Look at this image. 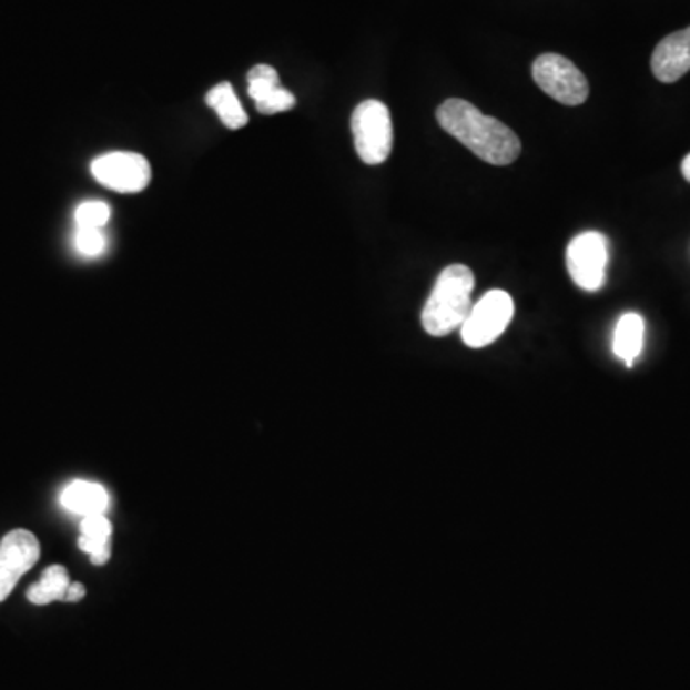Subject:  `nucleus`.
Returning a JSON list of instances; mask_svg holds the SVG:
<instances>
[{
  "mask_svg": "<svg viewBox=\"0 0 690 690\" xmlns=\"http://www.w3.org/2000/svg\"><path fill=\"white\" fill-rule=\"evenodd\" d=\"M436 120L445 133L491 165H508L520 155L521 142L515 131L503 121L484 115L466 100H445L437 108Z\"/></svg>",
  "mask_w": 690,
  "mask_h": 690,
  "instance_id": "f257e3e1",
  "label": "nucleus"
},
{
  "mask_svg": "<svg viewBox=\"0 0 690 690\" xmlns=\"http://www.w3.org/2000/svg\"><path fill=\"white\" fill-rule=\"evenodd\" d=\"M474 286L476 278L466 265L455 263L445 267L424 305V331L434 338H444L460 328L473 310Z\"/></svg>",
  "mask_w": 690,
  "mask_h": 690,
  "instance_id": "f03ea898",
  "label": "nucleus"
},
{
  "mask_svg": "<svg viewBox=\"0 0 690 690\" xmlns=\"http://www.w3.org/2000/svg\"><path fill=\"white\" fill-rule=\"evenodd\" d=\"M353 141L361 160L367 165H380L394 149L392 115L380 100H365L352 115Z\"/></svg>",
  "mask_w": 690,
  "mask_h": 690,
  "instance_id": "7ed1b4c3",
  "label": "nucleus"
},
{
  "mask_svg": "<svg viewBox=\"0 0 690 690\" xmlns=\"http://www.w3.org/2000/svg\"><path fill=\"white\" fill-rule=\"evenodd\" d=\"M515 317V302L503 290H491L468 313L460 326V338L468 347L481 349L494 344Z\"/></svg>",
  "mask_w": 690,
  "mask_h": 690,
  "instance_id": "20e7f679",
  "label": "nucleus"
},
{
  "mask_svg": "<svg viewBox=\"0 0 690 690\" xmlns=\"http://www.w3.org/2000/svg\"><path fill=\"white\" fill-rule=\"evenodd\" d=\"M531 75L545 94L564 106H579L589 99V83L584 71L560 54H541L531 65Z\"/></svg>",
  "mask_w": 690,
  "mask_h": 690,
  "instance_id": "39448f33",
  "label": "nucleus"
},
{
  "mask_svg": "<svg viewBox=\"0 0 690 690\" xmlns=\"http://www.w3.org/2000/svg\"><path fill=\"white\" fill-rule=\"evenodd\" d=\"M608 265V240L605 234H579L566 250V267L571 281L585 292H597L605 286Z\"/></svg>",
  "mask_w": 690,
  "mask_h": 690,
  "instance_id": "423d86ee",
  "label": "nucleus"
},
{
  "mask_svg": "<svg viewBox=\"0 0 690 690\" xmlns=\"http://www.w3.org/2000/svg\"><path fill=\"white\" fill-rule=\"evenodd\" d=\"M91 173L102 186L121 194L142 192L152 179L149 160L134 152H110L100 155L91 163Z\"/></svg>",
  "mask_w": 690,
  "mask_h": 690,
  "instance_id": "0eeeda50",
  "label": "nucleus"
},
{
  "mask_svg": "<svg viewBox=\"0 0 690 690\" xmlns=\"http://www.w3.org/2000/svg\"><path fill=\"white\" fill-rule=\"evenodd\" d=\"M652 73L662 83H676L690 71V28L662 39L652 54Z\"/></svg>",
  "mask_w": 690,
  "mask_h": 690,
  "instance_id": "6e6552de",
  "label": "nucleus"
},
{
  "mask_svg": "<svg viewBox=\"0 0 690 690\" xmlns=\"http://www.w3.org/2000/svg\"><path fill=\"white\" fill-rule=\"evenodd\" d=\"M41 557V545L28 529H14L0 541V566L22 578Z\"/></svg>",
  "mask_w": 690,
  "mask_h": 690,
  "instance_id": "1a4fd4ad",
  "label": "nucleus"
},
{
  "mask_svg": "<svg viewBox=\"0 0 690 690\" xmlns=\"http://www.w3.org/2000/svg\"><path fill=\"white\" fill-rule=\"evenodd\" d=\"M60 500L70 513L83 516V518L92 515H106V508L110 505L106 489L100 484L85 481V479H75L70 486H65Z\"/></svg>",
  "mask_w": 690,
  "mask_h": 690,
  "instance_id": "9d476101",
  "label": "nucleus"
},
{
  "mask_svg": "<svg viewBox=\"0 0 690 690\" xmlns=\"http://www.w3.org/2000/svg\"><path fill=\"white\" fill-rule=\"evenodd\" d=\"M79 549L91 558L92 564L102 566L112 557V524L106 515L85 516L81 521Z\"/></svg>",
  "mask_w": 690,
  "mask_h": 690,
  "instance_id": "9b49d317",
  "label": "nucleus"
},
{
  "mask_svg": "<svg viewBox=\"0 0 690 690\" xmlns=\"http://www.w3.org/2000/svg\"><path fill=\"white\" fill-rule=\"evenodd\" d=\"M645 344V321L637 313H627L618 321L613 332V353L616 357L626 361L627 367L633 365L641 355Z\"/></svg>",
  "mask_w": 690,
  "mask_h": 690,
  "instance_id": "f8f14e48",
  "label": "nucleus"
},
{
  "mask_svg": "<svg viewBox=\"0 0 690 690\" xmlns=\"http://www.w3.org/2000/svg\"><path fill=\"white\" fill-rule=\"evenodd\" d=\"M207 106L217 112L223 125L229 129H242L247 123V113L240 104L239 97L231 83H219L205 97Z\"/></svg>",
  "mask_w": 690,
  "mask_h": 690,
  "instance_id": "ddd939ff",
  "label": "nucleus"
},
{
  "mask_svg": "<svg viewBox=\"0 0 690 690\" xmlns=\"http://www.w3.org/2000/svg\"><path fill=\"white\" fill-rule=\"evenodd\" d=\"M70 584V576H68L64 566H58V564L57 566H49L39 579V584L29 587V602L44 606L54 602V600H64Z\"/></svg>",
  "mask_w": 690,
  "mask_h": 690,
  "instance_id": "4468645a",
  "label": "nucleus"
},
{
  "mask_svg": "<svg viewBox=\"0 0 690 690\" xmlns=\"http://www.w3.org/2000/svg\"><path fill=\"white\" fill-rule=\"evenodd\" d=\"M247 94L255 100V102H260V100L267 99L271 92L275 91L281 87V79H278V73H276L275 68H271V65L260 64L255 65L247 73Z\"/></svg>",
  "mask_w": 690,
  "mask_h": 690,
  "instance_id": "2eb2a0df",
  "label": "nucleus"
},
{
  "mask_svg": "<svg viewBox=\"0 0 690 690\" xmlns=\"http://www.w3.org/2000/svg\"><path fill=\"white\" fill-rule=\"evenodd\" d=\"M112 210L106 202H85L75 210V225L78 229H102L108 225Z\"/></svg>",
  "mask_w": 690,
  "mask_h": 690,
  "instance_id": "dca6fc26",
  "label": "nucleus"
},
{
  "mask_svg": "<svg viewBox=\"0 0 690 690\" xmlns=\"http://www.w3.org/2000/svg\"><path fill=\"white\" fill-rule=\"evenodd\" d=\"M73 246L83 257H99L106 250V236L100 229H78Z\"/></svg>",
  "mask_w": 690,
  "mask_h": 690,
  "instance_id": "f3484780",
  "label": "nucleus"
},
{
  "mask_svg": "<svg viewBox=\"0 0 690 690\" xmlns=\"http://www.w3.org/2000/svg\"><path fill=\"white\" fill-rule=\"evenodd\" d=\"M294 106H296V97H294L292 92L286 91V89H282V87L271 92L267 99L255 102L257 112L263 113V115H275V113L288 112V110H292Z\"/></svg>",
  "mask_w": 690,
  "mask_h": 690,
  "instance_id": "a211bd4d",
  "label": "nucleus"
},
{
  "mask_svg": "<svg viewBox=\"0 0 690 690\" xmlns=\"http://www.w3.org/2000/svg\"><path fill=\"white\" fill-rule=\"evenodd\" d=\"M20 581V578L0 566V602L7 600L10 597V592L14 591L16 584Z\"/></svg>",
  "mask_w": 690,
  "mask_h": 690,
  "instance_id": "6ab92c4d",
  "label": "nucleus"
},
{
  "mask_svg": "<svg viewBox=\"0 0 690 690\" xmlns=\"http://www.w3.org/2000/svg\"><path fill=\"white\" fill-rule=\"evenodd\" d=\"M83 597H85V587L81 584H70L68 591H65L64 600H68V602H78V600L83 599Z\"/></svg>",
  "mask_w": 690,
  "mask_h": 690,
  "instance_id": "aec40b11",
  "label": "nucleus"
},
{
  "mask_svg": "<svg viewBox=\"0 0 690 690\" xmlns=\"http://www.w3.org/2000/svg\"><path fill=\"white\" fill-rule=\"evenodd\" d=\"M681 171H683V176L690 183V154L687 155L683 160V165H681Z\"/></svg>",
  "mask_w": 690,
  "mask_h": 690,
  "instance_id": "412c9836",
  "label": "nucleus"
}]
</instances>
